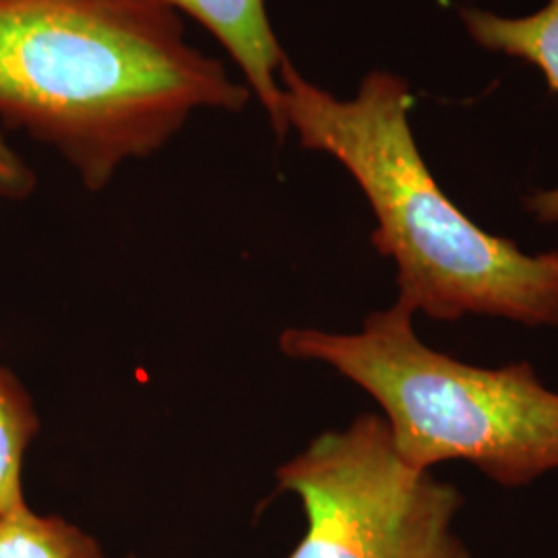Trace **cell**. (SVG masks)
Segmentation results:
<instances>
[{
    "instance_id": "6da1fadb",
    "label": "cell",
    "mask_w": 558,
    "mask_h": 558,
    "mask_svg": "<svg viewBox=\"0 0 558 558\" xmlns=\"http://www.w3.org/2000/svg\"><path fill=\"white\" fill-rule=\"evenodd\" d=\"M251 98L163 0H0V124L54 149L87 191L203 110Z\"/></svg>"
},
{
    "instance_id": "7a4b0ae2",
    "label": "cell",
    "mask_w": 558,
    "mask_h": 558,
    "mask_svg": "<svg viewBox=\"0 0 558 558\" xmlns=\"http://www.w3.org/2000/svg\"><path fill=\"white\" fill-rule=\"evenodd\" d=\"M281 135L339 161L368 201L373 246L393 260L398 300L428 319L465 317L558 327V251L525 253L470 220L433 177L414 140L410 83L368 73L339 100L283 60Z\"/></svg>"
},
{
    "instance_id": "3957f363",
    "label": "cell",
    "mask_w": 558,
    "mask_h": 558,
    "mask_svg": "<svg viewBox=\"0 0 558 558\" xmlns=\"http://www.w3.org/2000/svg\"><path fill=\"white\" fill-rule=\"evenodd\" d=\"M414 319L396 300L354 333L288 327L279 352L325 364L375 399L410 468L468 461L502 488L558 470V391L525 360L488 368L439 352L418 338Z\"/></svg>"
},
{
    "instance_id": "277c9868",
    "label": "cell",
    "mask_w": 558,
    "mask_h": 558,
    "mask_svg": "<svg viewBox=\"0 0 558 558\" xmlns=\"http://www.w3.org/2000/svg\"><path fill=\"white\" fill-rule=\"evenodd\" d=\"M276 484L306 523L288 558H472L456 532L458 486L399 458L380 414L320 433Z\"/></svg>"
},
{
    "instance_id": "5b68a950",
    "label": "cell",
    "mask_w": 558,
    "mask_h": 558,
    "mask_svg": "<svg viewBox=\"0 0 558 558\" xmlns=\"http://www.w3.org/2000/svg\"><path fill=\"white\" fill-rule=\"evenodd\" d=\"M203 25L234 60L242 81L281 137L279 69L286 60L265 0H163Z\"/></svg>"
},
{
    "instance_id": "8992f818",
    "label": "cell",
    "mask_w": 558,
    "mask_h": 558,
    "mask_svg": "<svg viewBox=\"0 0 558 558\" xmlns=\"http://www.w3.org/2000/svg\"><path fill=\"white\" fill-rule=\"evenodd\" d=\"M459 15L478 46L534 64L558 96V0H548L525 17H502L482 9H461ZM525 207L536 220L558 228V186L534 193Z\"/></svg>"
},
{
    "instance_id": "52a82bcc",
    "label": "cell",
    "mask_w": 558,
    "mask_h": 558,
    "mask_svg": "<svg viewBox=\"0 0 558 558\" xmlns=\"http://www.w3.org/2000/svg\"><path fill=\"white\" fill-rule=\"evenodd\" d=\"M40 433L34 399L17 375L0 362V518L25 505L23 465Z\"/></svg>"
},
{
    "instance_id": "ba28073f",
    "label": "cell",
    "mask_w": 558,
    "mask_h": 558,
    "mask_svg": "<svg viewBox=\"0 0 558 558\" xmlns=\"http://www.w3.org/2000/svg\"><path fill=\"white\" fill-rule=\"evenodd\" d=\"M0 558H106L100 542L60 515L27 502L0 518Z\"/></svg>"
},
{
    "instance_id": "9c48e42d",
    "label": "cell",
    "mask_w": 558,
    "mask_h": 558,
    "mask_svg": "<svg viewBox=\"0 0 558 558\" xmlns=\"http://www.w3.org/2000/svg\"><path fill=\"white\" fill-rule=\"evenodd\" d=\"M34 189L36 174L0 133V199H27Z\"/></svg>"
},
{
    "instance_id": "30bf717a",
    "label": "cell",
    "mask_w": 558,
    "mask_h": 558,
    "mask_svg": "<svg viewBox=\"0 0 558 558\" xmlns=\"http://www.w3.org/2000/svg\"><path fill=\"white\" fill-rule=\"evenodd\" d=\"M126 558H137V557H135V555H129V557H126Z\"/></svg>"
}]
</instances>
